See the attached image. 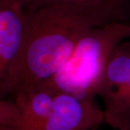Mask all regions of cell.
I'll return each instance as SVG.
<instances>
[{
    "label": "cell",
    "mask_w": 130,
    "mask_h": 130,
    "mask_svg": "<svg viewBox=\"0 0 130 130\" xmlns=\"http://www.w3.org/2000/svg\"><path fill=\"white\" fill-rule=\"evenodd\" d=\"M25 14L23 41L7 83V93L14 95L59 70L90 29L115 21L103 11L80 5H48Z\"/></svg>",
    "instance_id": "1"
},
{
    "label": "cell",
    "mask_w": 130,
    "mask_h": 130,
    "mask_svg": "<svg viewBox=\"0 0 130 130\" xmlns=\"http://www.w3.org/2000/svg\"><path fill=\"white\" fill-rule=\"evenodd\" d=\"M1 1H2V0H0V2H1Z\"/></svg>",
    "instance_id": "9"
},
{
    "label": "cell",
    "mask_w": 130,
    "mask_h": 130,
    "mask_svg": "<svg viewBox=\"0 0 130 130\" xmlns=\"http://www.w3.org/2000/svg\"><path fill=\"white\" fill-rule=\"evenodd\" d=\"M20 121V113L15 103L0 98V126H18Z\"/></svg>",
    "instance_id": "8"
},
{
    "label": "cell",
    "mask_w": 130,
    "mask_h": 130,
    "mask_svg": "<svg viewBox=\"0 0 130 130\" xmlns=\"http://www.w3.org/2000/svg\"><path fill=\"white\" fill-rule=\"evenodd\" d=\"M130 38V24L111 22L90 29L70 58L49 78L33 85L53 95L95 100L117 48Z\"/></svg>",
    "instance_id": "2"
},
{
    "label": "cell",
    "mask_w": 130,
    "mask_h": 130,
    "mask_svg": "<svg viewBox=\"0 0 130 130\" xmlns=\"http://www.w3.org/2000/svg\"><path fill=\"white\" fill-rule=\"evenodd\" d=\"M24 9H36L53 5H80L100 9L115 21L128 23L130 17V0H14Z\"/></svg>",
    "instance_id": "7"
},
{
    "label": "cell",
    "mask_w": 130,
    "mask_h": 130,
    "mask_svg": "<svg viewBox=\"0 0 130 130\" xmlns=\"http://www.w3.org/2000/svg\"><path fill=\"white\" fill-rule=\"evenodd\" d=\"M25 25V9L14 0L0 2V98L7 93L9 72L18 54Z\"/></svg>",
    "instance_id": "5"
},
{
    "label": "cell",
    "mask_w": 130,
    "mask_h": 130,
    "mask_svg": "<svg viewBox=\"0 0 130 130\" xmlns=\"http://www.w3.org/2000/svg\"><path fill=\"white\" fill-rule=\"evenodd\" d=\"M14 98V103L21 116L20 125L15 127L25 126L41 121L50 113L54 101V95L34 86L19 91Z\"/></svg>",
    "instance_id": "6"
},
{
    "label": "cell",
    "mask_w": 130,
    "mask_h": 130,
    "mask_svg": "<svg viewBox=\"0 0 130 130\" xmlns=\"http://www.w3.org/2000/svg\"><path fill=\"white\" fill-rule=\"evenodd\" d=\"M98 96L104 104V123L116 130H130V41L115 51Z\"/></svg>",
    "instance_id": "3"
},
{
    "label": "cell",
    "mask_w": 130,
    "mask_h": 130,
    "mask_svg": "<svg viewBox=\"0 0 130 130\" xmlns=\"http://www.w3.org/2000/svg\"><path fill=\"white\" fill-rule=\"evenodd\" d=\"M103 123V110L95 100L59 94L54 95L51 111L41 121L22 127L0 126V130H97Z\"/></svg>",
    "instance_id": "4"
}]
</instances>
